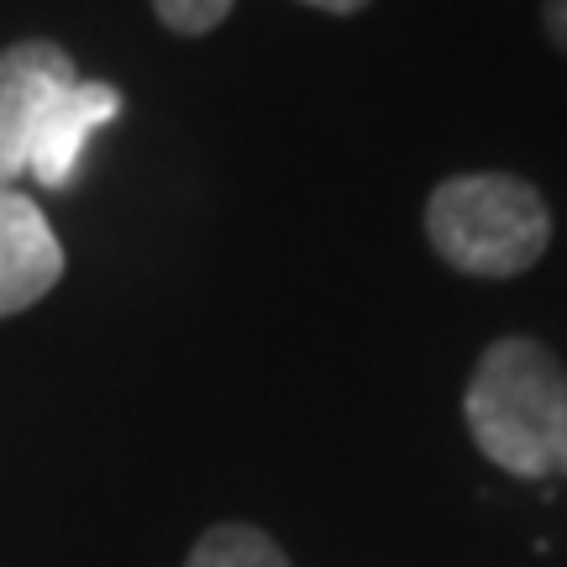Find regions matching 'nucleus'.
<instances>
[{
    "instance_id": "nucleus-9",
    "label": "nucleus",
    "mask_w": 567,
    "mask_h": 567,
    "mask_svg": "<svg viewBox=\"0 0 567 567\" xmlns=\"http://www.w3.org/2000/svg\"><path fill=\"white\" fill-rule=\"evenodd\" d=\"M305 6H316V11H331V17H352V11H363L368 0H305Z\"/></svg>"
},
{
    "instance_id": "nucleus-6",
    "label": "nucleus",
    "mask_w": 567,
    "mask_h": 567,
    "mask_svg": "<svg viewBox=\"0 0 567 567\" xmlns=\"http://www.w3.org/2000/svg\"><path fill=\"white\" fill-rule=\"evenodd\" d=\"M184 567H289V557L258 526H210Z\"/></svg>"
},
{
    "instance_id": "nucleus-8",
    "label": "nucleus",
    "mask_w": 567,
    "mask_h": 567,
    "mask_svg": "<svg viewBox=\"0 0 567 567\" xmlns=\"http://www.w3.org/2000/svg\"><path fill=\"white\" fill-rule=\"evenodd\" d=\"M542 21H547L551 48H563L567 53V0H547V6H542Z\"/></svg>"
},
{
    "instance_id": "nucleus-1",
    "label": "nucleus",
    "mask_w": 567,
    "mask_h": 567,
    "mask_svg": "<svg viewBox=\"0 0 567 567\" xmlns=\"http://www.w3.org/2000/svg\"><path fill=\"white\" fill-rule=\"evenodd\" d=\"M473 446L509 478H567V368L530 337H499L463 394Z\"/></svg>"
},
{
    "instance_id": "nucleus-7",
    "label": "nucleus",
    "mask_w": 567,
    "mask_h": 567,
    "mask_svg": "<svg viewBox=\"0 0 567 567\" xmlns=\"http://www.w3.org/2000/svg\"><path fill=\"white\" fill-rule=\"evenodd\" d=\"M153 11L168 32H184V38H205L216 32L231 11V0H153Z\"/></svg>"
},
{
    "instance_id": "nucleus-5",
    "label": "nucleus",
    "mask_w": 567,
    "mask_h": 567,
    "mask_svg": "<svg viewBox=\"0 0 567 567\" xmlns=\"http://www.w3.org/2000/svg\"><path fill=\"white\" fill-rule=\"evenodd\" d=\"M116 116H122V90H116V84L74 80L59 101L48 105L42 132H38V142H32L27 174H32L42 189H69L84 163V147L95 137V126L116 122Z\"/></svg>"
},
{
    "instance_id": "nucleus-2",
    "label": "nucleus",
    "mask_w": 567,
    "mask_h": 567,
    "mask_svg": "<svg viewBox=\"0 0 567 567\" xmlns=\"http://www.w3.org/2000/svg\"><path fill=\"white\" fill-rule=\"evenodd\" d=\"M425 237L457 274L515 279L551 243V210L542 189L515 174H457L431 189Z\"/></svg>"
},
{
    "instance_id": "nucleus-4",
    "label": "nucleus",
    "mask_w": 567,
    "mask_h": 567,
    "mask_svg": "<svg viewBox=\"0 0 567 567\" xmlns=\"http://www.w3.org/2000/svg\"><path fill=\"white\" fill-rule=\"evenodd\" d=\"M63 279V247L32 195L0 189V316H17Z\"/></svg>"
},
{
    "instance_id": "nucleus-3",
    "label": "nucleus",
    "mask_w": 567,
    "mask_h": 567,
    "mask_svg": "<svg viewBox=\"0 0 567 567\" xmlns=\"http://www.w3.org/2000/svg\"><path fill=\"white\" fill-rule=\"evenodd\" d=\"M74 80H80V69L59 42L32 38L0 53V189H11L27 174L48 105Z\"/></svg>"
}]
</instances>
